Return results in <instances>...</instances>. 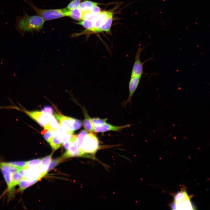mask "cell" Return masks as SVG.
<instances>
[{
    "mask_svg": "<svg viewBox=\"0 0 210 210\" xmlns=\"http://www.w3.org/2000/svg\"><path fill=\"white\" fill-rule=\"evenodd\" d=\"M44 20L39 15H29L23 10V15L17 17L15 27L16 30L21 34L26 32H38L43 27Z\"/></svg>",
    "mask_w": 210,
    "mask_h": 210,
    "instance_id": "cell-1",
    "label": "cell"
},
{
    "mask_svg": "<svg viewBox=\"0 0 210 210\" xmlns=\"http://www.w3.org/2000/svg\"><path fill=\"white\" fill-rule=\"evenodd\" d=\"M99 141L95 133H88L79 148L83 156L95 159V154L101 148Z\"/></svg>",
    "mask_w": 210,
    "mask_h": 210,
    "instance_id": "cell-2",
    "label": "cell"
},
{
    "mask_svg": "<svg viewBox=\"0 0 210 210\" xmlns=\"http://www.w3.org/2000/svg\"><path fill=\"white\" fill-rule=\"evenodd\" d=\"M192 196L189 195L186 189H182L174 196L173 202L170 204L172 209L192 210L194 209L191 199Z\"/></svg>",
    "mask_w": 210,
    "mask_h": 210,
    "instance_id": "cell-3",
    "label": "cell"
},
{
    "mask_svg": "<svg viewBox=\"0 0 210 210\" xmlns=\"http://www.w3.org/2000/svg\"><path fill=\"white\" fill-rule=\"evenodd\" d=\"M29 5L44 20L48 21L66 16L68 9L65 8L61 9H44L39 8L35 6L31 0H22Z\"/></svg>",
    "mask_w": 210,
    "mask_h": 210,
    "instance_id": "cell-4",
    "label": "cell"
},
{
    "mask_svg": "<svg viewBox=\"0 0 210 210\" xmlns=\"http://www.w3.org/2000/svg\"><path fill=\"white\" fill-rule=\"evenodd\" d=\"M24 111L39 125L43 127L49 123L54 116L50 114L44 113L40 111H29L24 110Z\"/></svg>",
    "mask_w": 210,
    "mask_h": 210,
    "instance_id": "cell-5",
    "label": "cell"
},
{
    "mask_svg": "<svg viewBox=\"0 0 210 210\" xmlns=\"http://www.w3.org/2000/svg\"><path fill=\"white\" fill-rule=\"evenodd\" d=\"M145 47L142 48L139 46L136 53L135 61L132 70L131 76H137L141 77L142 75L144 74L143 69L144 64L147 61L153 60L152 56L147 59L143 62L140 60V57L141 53Z\"/></svg>",
    "mask_w": 210,
    "mask_h": 210,
    "instance_id": "cell-6",
    "label": "cell"
},
{
    "mask_svg": "<svg viewBox=\"0 0 210 210\" xmlns=\"http://www.w3.org/2000/svg\"><path fill=\"white\" fill-rule=\"evenodd\" d=\"M131 125L130 124H127L122 126H115L106 122L101 125L93 126V132L103 133L109 131L119 132L123 129L130 127Z\"/></svg>",
    "mask_w": 210,
    "mask_h": 210,
    "instance_id": "cell-7",
    "label": "cell"
},
{
    "mask_svg": "<svg viewBox=\"0 0 210 210\" xmlns=\"http://www.w3.org/2000/svg\"><path fill=\"white\" fill-rule=\"evenodd\" d=\"M53 115L59 121V125L73 134L74 131L73 129V124L75 118L56 113H55Z\"/></svg>",
    "mask_w": 210,
    "mask_h": 210,
    "instance_id": "cell-8",
    "label": "cell"
},
{
    "mask_svg": "<svg viewBox=\"0 0 210 210\" xmlns=\"http://www.w3.org/2000/svg\"><path fill=\"white\" fill-rule=\"evenodd\" d=\"M112 14L111 12L106 11H101L92 20L93 24L94 32L98 33L100 27Z\"/></svg>",
    "mask_w": 210,
    "mask_h": 210,
    "instance_id": "cell-9",
    "label": "cell"
},
{
    "mask_svg": "<svg viewBox=\"0 0 210 210\" xmlns=\"http://www.w3.org/2000/svg\"><path fill=\"white\" fill-rule=\"evenodd\" d=\"M141 78L137 76H131L129 83V97L124 102V105H126L129 102H131L132 97L140 83Z\"/></svg>",
    "mask_w": 210,
    "mask_h": 210,
    "instance_id": "cell-10",
    "label": "cell"
},
{
    "mask_svg": "<svg viewBox=\"0 0 210 210\" xmlns=\"http://www.w3.org/2000/svg\"><path fill=\"white\" fill-rule=\"evenodd\" d=\"M76 140L71 143L70 147L61 157L63 160L74 157L83 156V155L77 146Z\"/></svg>",
    "mask_w": 210,
    "mask_h": 210,
    "instance_id": "cell-11",
    "label": "cell"
},
{
    "mask_svg": "<svg viewBox=\"0 0 210 210\" xmlns=\"http://www.w3.org/2000/svg\"><path fill=\"white\" fill-rule=\"evenodd\" d=\"M62 139L57 130L54 131L52 135L47 142L54 151L58 149L62 144Z\"/></svg>",
    "mask_w": 210,
    "mask_h": 210,
    "instance_id": "cell-12",
    "label": "cell"
},
{
    "mask_svg": "<svg viewBox=\"0 0 210 210\" xmlns=\"http://www.w3.org/2000/svg\"><path fill=\"white\" fill-rule=\"evenodd\" d=\"M1 170L7 186L9 196H12L14 189L12 185L11 179L12 173L3 169H1Z\"/></svg>",
    "mask_w": 210,
    "mask_h": 210,
    "instance_id": "cell-13",
    "label": "cell"
},
{
    "mask_svg": "<svg viewBox=\"0 0 210 210\" xmlns=\"http://www.w3.org/2000/svg\"><path fill=\"white\" fill-rule=\"evenodd\" d=\"M83 12L77 8L71 10H68L66 13V16L69 17L76 20H82Z\"/></svg>",
    "mask_w": 210,
    "mask_h": 210,
    "instance_id": "cell-14",
    "label": "cell"
},
{
    "mask_svg": "<svg viewBox=\"0 0 210 210\" xmlns=\"http://www.w3.org/2000/svg\"><path fill=\"white\" fill-rule=\"evenodd\" d=\"M39 180L38 179L25 178L21 181L18 184L19 191H23L26 189L36 183Z\"/></svg>",
    "mask_w": 210,
    "mask_h": 210,
    "instance_id": "cell-15",
    "label": "cell"
},
{
    "mask_svg": "<svg viewBox=\"0 0 210 210\" xmlns=\"http://www.w3.org/2000/svg\"><path fill=\"white\" fill-rule=\"evenodd\" d=\"M85 118L83 121V125L85 130L88 132H93V126L91 121V118L88 115L85 109L84 110Z\"/></svg>",
    "mask_w": 210,
    "mask_h": 210,
    "instance_id": "cell-16",
    "label": "cell"
},
{
    "mask_svg": "<svg viewBox=\"0 0 210 210\" xmlns=\"http://www.w3.org/2000/svg\"><path fill=\"white\" fill-rule=\"evenodd\" d=\"M113 20V15L112 14L108 18L100 27L98 33L102 32H110Z\"/></svg>",
    "mask_w": 210,
    "mask_h": 210,
    "instance_id": "cell-17",
    "label": "cell"
},
{
    "mask_svg": "<svg viewBox=\"0 0 210 210\" xmlns=\"http://www.w3.org/2000/svg\"><path fill=\"white\" fill-rule=\"evenodd\" d=\"M98 4V3L95 2L85 0L81 2L78 7L83 12H84L88 11L91 7L97 5Z\"/></svg>",
    "mask_w": 210,
    "mask_h": 210,
    "instance_id": "cell-18",
    "label": "cell"
},
{
    "mask_svg": "<svg viewBox=\"0 0 210 210\" xmlns=\"http://www.w3.org/2000/svg\"><path fill=\"white\" fill-rule=\"evenodd\" d=\"M25 179L18 172L11 173V179L12 187L18 185L22 180Z\"/></svg>",
    "mask_w": 210,
    "mask_h": 210,
    "instance_id": "cell-19",
    "label": "cell"
},
{
    "mask_svg": "<svg viewBox=\"0 0 210 210\" xmlns=\"http://www.w3.org/2000/svg\"><path fill=\"white\" fill-rule=\"evenodd\" d=\"M76 23L82 26L88 30L94 32L93 24L92 20H83Z\"/></svg>",
    "mask_w": 210,
    "mask_h": 210,
    "instance_id": "cell-20",
    "label": "cell"
},
{
    "mask_svg": "<svg viewBox=\"0 0 210 210\" xmlns=\"http://www.w3.org/2000/svg\"><path fill=\"white\" fill-rule=\"evenodd\" d=\"M59 126V124L58 122L54 116L49 123L44 127L45 129L49 130H51L55 131L58 128Z\"/></svg>",
    "mask_w": 210,
    "mask_h": 210,
    "instance_id": "cell-21",
    "label": "cell"
},
{
    "mask_svg": "<svg viewBox=\"0 0 210 210\" xmlns=\"http://www.w3.org/2000/svg\"><path fill=\"white\" fill-rule=\"evenodd\" d=\"M22 168L11 165L4 164L2 162H0V169H3L8 171L11 173L18 172Z\"/></svg>",
    "mask_w": 210,
    "mask_h": 210,
    "instance_id": "cell-22",
    "label": "cell"
},
{
    "mask_svg": "<svg viewBox=\"0 0 210 210\" xmlns=\"http://www.w3.org/2000/svg\"><path fill=\"white\" fill-rule=\"evenodd\" d=\"M2 163L23 168L26 167L27 161H18L10 162H2Z\"/></svg>",
    "mask_w": 210,
    "mask_h": 210,
    "instance_id": "cell-23",
    "label": "cell"
},
{
    "mask_svg": "<svg viewBox=\"0 0 210 210\" xmlns=\"http://www.w3.org/2000/svg\"><path fill=\"white\" fill-rule=\"evenodd\" d=\"M107 118L102 119L98 117L91 118V121L93 126L101 125L106 122Z\"/></svg>",
    "mask_w": 210,
    "mask_h": 210,
    "instance_id": "cell-24",
    "label": "cell"
},
{
    "mask_svg": "<svg viewBox=\"0 0 210 210\" xmlns=\"http://www.w3.org/2000/svg\"><path fill=\"white\" fill-rule=\"evenodd\" d=\"M88 133L85 130H81L80 133L77 135V138L76 141L78 147L79 148L83 141V139Z\"/></svg>",
    "mask_w": 210,
    "mask_h": 210,
    "instance_id": "cell-25",
    "label": "cell"
},
{
    "mask_svg": "<svg viewBox=\"0 0 210 210\" xmlns=\"http://www.w3.org/2000/svg\"><path fill=\"white\" fill-rule=\"evenodd\" d=\"M42 159H36L27 161V167H39L41 164Z\"/></svg>",
    "mask_w": 210,
    "mask_h": 210,
    "instance_id": "cell-26",
    "label": "cell"
},
{
    "mask_svg": "<svg viewBox=\"0 0 210 210\" xmlns=\"http://www.w3.org/2000/svg\"><path fill=\"white\" fill-rule=\"evenodd\" d=\"M53 153L50 155L42 158L41 165L43 167L48 169L49 164L51 162Z\"/></svg>",
    "mask_w": 210,
    "mask_h": 210,
    "instance_id": "cell-27",
    "label": "cell"
},
{
    "mask_svg": "<svg viewBox=\"0 0 210 210\" xmlns=\"http://www.w3.org/2000/svg\"><path fill=\"white\" fill-rule=\"evenodd\" d=\"M63 160L61 157L52 160L48 166L47 172H48L53 169Z\"/></svg>",
    "mask_w": 210,
    "mask_h": 210,
    "instance_id": "cell-28",
    "label": "cell"
},
{
    "mask_svg": "<svg viewBox=\"0 0 210 210\" xmlns=\"http://www.w3.org/2000/svg\"><path fill=\"white\" fill-rule=\"evenodd\" d=\"M97 15H96L93 14L89 10L83 12L82 20H92Z\"/></svg>",
    "mask_w": 210,
    "mask_h": 210,
    "instance_id": "cell-29",
    "label": "cell"
},
{
    "mask_svg": "<svg viewBox=\"0 0 210 210\" xmlns=\"http://www.w3.org/2000/svg\"><path fill=\"white\" fill-rule=\"evenodd\" d=\"M82 0H73L68 5L67 8L69 10H71L77 8L82 2Z\"/></svg>",
    "mask_w": 210,
    "mask_h": 210,
    "instance_id": "cell-30",
    "label": "cell"
},
{
    "mask_svg": "<svg viewBox=\"0 0 210 210\" xmlns=\"http://www.w3.org/2000/svg\"><path fill=\"white\" fill-rule=\"evenodd\" d=\"M89 10L93 14L97 15L101 12L100 8L97 5H95L91 7Z\"/></svg>",
    "mask_w": 210,
    "mask_h": 210,
    "instance_id": "cell-31",
    "label": "cell"
},
{
    "mask_svg": "<svg viewBox=\"0 0 210 210\" xmlns=\"http://www.w3.org/2000/svg\"><path fill=\"white\" fill-rule=\"evenodd\" d=\"M43 113L52 115L53 114V109L50 106H46L43 107L41 111Z\"/></svg>",
    "mask_w": 210,
    "mask_h": 210,
    "instance_id": "cell-32",
    "label": "cell"
},
{
    "mask_svg": "<svg viewBox=\"0 0 210 210\" xmlns=\"http://www.w3.org/2000/svg\"><path fill=\"white\" fill-rule=\"evenodd\" d=\"M82 125V123L80 120L75 119L73 124V127L74 131L80 129Z\"/></svg>",
    "mask_w": 210,
    "mask_h": 210,
    "instance_id": "cell-33",
    "label": "cell"
},
{
    "mask_svg": "<svg viewBox=\"0 0 210 210\" xmlns=\"http://www.w3.org/2000/svg\"><path fill=\"white\" fill-rule=\"evenodd\" d=\"M54 131L51 130H49L48 132L43 134V137L48 142L51 136L52 135Z\"/></svg>",
    "mask_w": 210,
    "mask_h": 210,
    "instance_id": "cell-34",
    "label": "cell"
},
{
    "mask_svg": "<svg viewBox=\"0 0 210 210\" xmlns=\"http://www.w3.org/2000/svg\"><path fill=\"white\" fill-rule=\"evenodd\" d=\"M72 142V141H71L69 139L64 142L62 144V145L64 148L66 149L67 150L70 147Z\"/></svg>",
    "mask_w": 210,
    "mask_h": 210,
    "instance_id": "cell-35",
    "label": "cell"
}]
</instances>
